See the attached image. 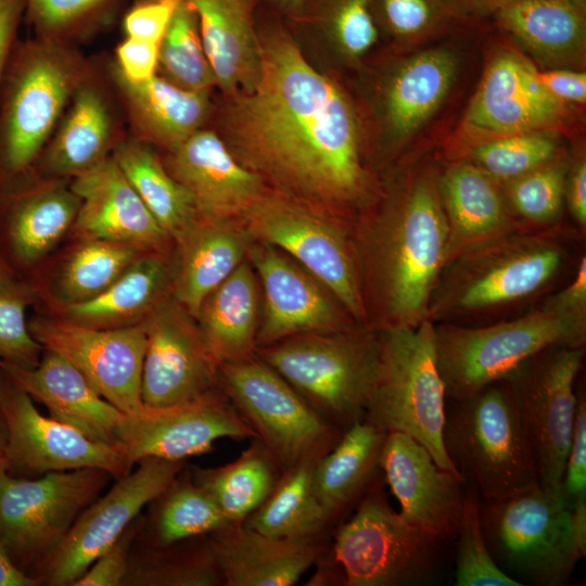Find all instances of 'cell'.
I'll use <instances>...</instances> for the list:
<instances>
[{"label":"cell","instance_id":"6da1fadb","mask_svg":"<svg viewBox=\"0 0 586 586\" xmlns=\"http://www.w3.org/2000/svg\"><path fill=\"white\" fill-rule=\"evenodd\" d=\"M276 25L258 39V71L232 113L246 164L286 191L337 211L369 196L353 110ZM257 174V173H256Z\"/></svg>","mask_w":586,"mask_h":586},{"label":"cell","instance_id":"7a4b0ae2","mask_svg":"<svg viewBox=\"0 0 586 586\" xmlns=\"http://www.w3.org/2000/svg\"><path fill=\"white\" fill-rule=\"evenodd\" d=\"M438 177L429 168L415 171L382 212L352 230L370 329L428 319L448 232Z\"/></svg>","mask_w":586,"mask_h":586},{"label":"cell","instance_id":"3957f363","mask_svg":"<svg viewBox=\"0 0 586 586\" xmlns=\"http://www.w3.org/2000/svg\"><path fill=\"white\" fill-rule=\"evenodd\" d=\"M574 235L560 225L517 231L471 249L446 263L435 282L428 319L462 324L495 315L545 291L568 260Z\"/></svg>","mask_w":586,"mask_h":586},{"label":"cell","instance_id":"277c9868","mask_svg":"<svg viewBox=\"0 0 586 586\" xmlns=\"http://www.w3.org/2000/svg\"><path fill=\"white\" fill-rule=\"evenodd\" d=\"M433 333L447 399H456L502 380L549 346L585 347L586 313L564 306L555 293L515 319L475 327L438 322Z\"/></svg>","mask_w":586,"mask_h":586},{"label":"cell","instance_id":"5b68a950","mask_svg":"<svg viewBox=\"0 0 586 586\" xmlns=\"http://www.w3.org/2000/svg\"><path fill=\"white\" fill-rule=\"evenodd\" d=\"M82 79L59 40L16 43L0 90V187L34 168Z\"/></svg>","mask_w":586,"mask_h":586},{"label":"cell","instance_id":"8992f818","mask_svg":"<svg viewBox=\"0 0 586 586\" xmlns=\"http://www.w3.org/2000/svg\"><path fill=\"white\" fill-rule=\"evenodd\" d=\"M449 402L445 451L483 499L504 498L539 484L533 447L504 380Z\"/></svg>","mask_w":586,"mask_h":586},{"label":"cell","instance_id":"52a82bcc","mask_svg":"<svg viewBox=\"0 0 586 586\" xmlns=\"http://www.w3.org/2000/svg\"><path fill=\"white\" fill-rule=\"evenodd\" d=\"M255 353L329 422L345 430L365 417L378 377L377 330L297 334Z\"/></svg>","mask_w":586,"mask_h":586},{"label":"cell","instance_id":"ba28073f","mask_svg":"<svg viewBox=\"0 0 586 586\" xmlns=\"http://www.w3.org/2000/svg\"><path fill=\"white\" fill-rule=\"evenodd\" d=\"M377 335L378 377L364 418L387 433L409 435L437 466L461 476L443 444L447 396L436 364L433 322L384 328Z\"/></svg>","mask_w":586,"mask_h":586},{"label":"cell","instance_id":"9c48e42d","mask_svg":"<svg viewBox=\"0 0 586 586\" xmlns=\"http://www.w3.org/2000/svg\"><path fill=\"white\" fill-rule=\"evenodd\" d=\"M480 515L497 565L520 585L564 586L577 561L570 507L540 484L517 494L483 499Z\"/></svg>","mask_w":586,"mask_h":586},{"label":"cell","instance_id":"30bf717a","mask_svg":"<svg viewBox=\"0 0 586 586\" xmlns=\"http://www.w3.org/2000/svg\"><path fill=\"white\" fill-rule=\"evenodd\" d=\"M444 542L404 520L374 481L337 528L332 557L345 586H416L433 578Z\"/></svg>","mask_w":586,"mask_h":586},{"label":"cell","instance_id":"8fae6325","mask_svg":"<svg viewBox=\"0 0 586 586\" xmlns=\"http://www.w3.org/2000/svg\"><path fill=\"white\" fill-rule=\"evenodd\" d=\"M220 387L282 471L331 450L343 429L321 417L256 355L219 365Z\"/></svg>","mask_w":586,"mask_h":586},{"label":"cell","instance_id":"7c38bea8","mask_svg":"<svg viewBox=\"0 0 586 586\" xmlns=\"http://www.w3.org/2000/svg\"><path fill=\"white\" fill-rule=\"evenodd\" d=\"M110 476L98 468L48 472L37 479L2 471L0 546L13 564L33 577Z\"/></svg>","mask_w":586,"mask_h":586},{"label":"cell","instance_id":"4fadbf2b","mask_svg":"<svg viewBox=\"0 0 586 586\" xmlns=\"http://www.w3.org/2000/svg\"><path fill=\"white\" fill-rule=\"evenodd\" d=\"M584 355L585 347L549 346L502 379L533 447L539 484L555 495H562Z\"/></svg>","mask_w":586,"mask_h":586},{"label":"cell","instance_id":"5bb4252c","mask_svg":"<svg viewBox=\"0 0 586 586\" xmlns=\"http://www.w3.org/2000/svg\"><path fill=\"white\" fill-rule=\"evenodd\" d=\"M242 217L253 238L293 256L357 323L366 326L352 230L277 198L262 196Z\"/></svg>","mask_w":586,"mask_h":586},{"label":"cell","instance_id":"9a60e30c","mask_svg":"<svg viewBox=\"0 0 586 586\" xmlns=\"http://www.w3.org/2000/svg\"><path fill=\"white\" fill-rule=\"evenodd\" d=\"M76 519L62 542L35 570L38 584L68 586L88 570L181 472L184 461L143 458Z\"/></svg>","mask_w":586,"mask_h":586},{"label":"cell","instance_id":"2e32d148","mask_svg":"<svg viewBox=\"0 0 586 586\" xmlns=\"http://www.w3.org/2000/svg\"><path fill=\"white\" fill-rule=\"evenodd\" d=\"M0 413L7 426L4 458L12 476L98 468L119 479L131 470L118 446L95 442L52 417L0 367Z\"/></svg>","mask_w":586,"mask_h":586},{"label":"cell","instance_id":"e0dca14e","mask_svg":"<svg viewBox=\"0 0 586 586\" xmlns=\"http://www.w3.org/2000/svg\"><path fill=\"white\" fill-rule=\"evenodd\" d=\"M143 324L141 400L145 407H170L222 391L219 362L195 319L173 295L161 302Z\"/></svg>","mask_w":586,"mask_h":586},{"label":"cell","instance_id":"ac0fdd59","mask_svg":"<svg viewBox=\"0 0 586 586\" xmlns=\"http://www.w3.org/2000/svg\"><path fill=\"white\" fill-rule=\"evenodd\" d=\"M28 324L33 336L44 349L55 352L73 364L104 399L126 415H137L143 409V321L98 329L51 315L34 318Z\"/></svg>","mask_w":586,"mask_h":586},{"label":"cell","instance_id":"d6986e66","mask_svg":"<svg viewBox=\"0 0 586 586\" xmlns=\"http://www.w3.org/2000/svg\"><path fill=\"white\" fill-rule=\"evenodd\" d=\"M222 437L256 438L253 429L222 391L165 408L125 415L117 446L133 467L143 458L171 461L209 453Z\"/></svg>","mask_w":586,"mask_h":586},{"label":"cell","instance_id":"ffe728a7","mask_svg":"<svg viewBox=\"0 0 586 586\" xmlns=\"http://www.w3.org/2000/svg\"><path fill=\"white\" fill-rule=\"evenodd\" d=\"M80 200L62 178L26 174L0 187V258L16 275H34L72 231Z\"/></svg>","mask_w":586,"mask_h":586},{"label":"cell","instance_id":"44dd1931","mask_svg":"<svg viewBox=\"0 0 586 586\" xmlns=\"http://www.w3.org/2000/svg\"><path fill=\"white\" fill-rule=\"evenodd\" d=\"M380 469L404 520L444 540L456 538L467 495L461 476L442 469L420 443L402 432L387 433Z\"/></svg>","mask_w":586,"mask_h":586},{"label":"cell","instance_id":"7402d4cb","mask_svg":"<svg viewBox=\"0 0 586 586\" xmlns=\"http://www.w3.org/2000/svg\"><path fill=\"white\" fill-rule=\"evenodd\" d=\"M249 255L265 295V316L256 347L297 334L339 332L362 326L272 245L266 242L251 245Z\"/></svg>","mask_w":586,"mask_h":586},{"label":"cell","instance_id":"603a6c76","mask_svg":"<svg viewBox=\"0 0 586 586\" xmlns=\"http://www.w3.org/2000/svg\"><path fill=\"white\" fill-rule=\"evenodd\" d=\"M80 200L75 238L105 239L169 254L171 238L160 226L111 155L72 178Z\"/></svg>","mask_w":586,"mask_h":586},{"label":"cell","instance_id":"cb8c5ba5","mask_svg":"<svg viewBox=\"0 0 586 586\" xmlns=\"http://www.w3.org/2000/svg\"><path fill=\"white\" fill-rule=\"evenodd\" d=\"M565 106L543 88L528 61L506 51L487 66L466 122L504 136L550 130L565 117Z\"/></svg>","mask_w":586,"mask_h":586},{"label":"cell","instance_id":"d4e9b609","mask_svg":"<svg viewBox=\"0 0 586 586\" xmlns=\"http://www.w3.org/2000/svg\"><path fill=\"white\" fill-rule=\"evenodd\" d=\"M166 168L203 217L243 216L262 198L260 177L235 161L209 130L200 129L169 150Z\"/></svg>","mask_w":586,"mask_h":586},{"label":"cell","instance_id":"484cf974","mask_svg":"<svg viewBox=\"0 0 586 586\" xmlns=\"http://www.w3.org/2000/svg\"><path fill=\"white\" fill-rule=\"evenodd\" d=\"M50 417L92 441L117 446L126 413L104 399L85 375L60 354L44 349L31 368L0 365Z\"/></svg>","mask_w":586,"mask_h":586},{"label":"cell","instance_id":"4316f807","mask_svg":"<svg viewBox=\"0 0 586 586\" xmlns=\"http://www.w3.org/2000/svg\"><path fill=\"white\" fill-rule=\"evenodd\" d=\"M438 188L448 227L445 264L466 251L522 231L501 183L473 163L450 165L440 175Z\"/></svg>","mask_w":586,"mask_h":586},{"label":"cell","instance_id":"83f0119b","mask_svg":"<svg viewBox=\"0 0 586 586\" xmlns=\"http://www.w3.org/2000/svg\"><path fill=\"white\" fill-rule=\"evenodd\" d=\"M224 586H292L320 558L317 540L272 537L242 524L209 535Z\"/></svg>","mask_w":586,"mask_h":586},{"label":"cell","instance_id":"f1b7e54d","mask_svg":"<svg viewBox=\"0 0 586 586\" xmlns=\"http://www.w3.org/2000/svg\"><path fill=\"white\" fill-rule=\"evenodd\" d=\"M253 239L230 219L200 216L175 242L171 295L194 319L205 298L242 263Z\"/></svg>","mask_w":586,"mask_h":586},{"label":"cell","instance_id":"f546056e","mask_svg":"<svg viewBox=\"0 0 586 586\" xmlns=\"http://www.w3.org/2000/svg\"><path fill=\"white\" fill-rule=\"evenodd\" d=\"M174 271L168 254L146 252L99 295L81 303L50 306L52 316L98 329L140 323L171 295Z\"/></svg>","mask_w":586,"mask_h":586},{"label":"cell","instance_id":"4dcf8cb0","mask_svg":"<svg viewBox=\"0 0 586 586\" xmlns=\"http://www.w3.org/2000/svg\"><path fill=\"white\" fill-rule=\"evenodd\" d=\"M195 12L205 55L225 91L250 88L258 71L259 0H182Z\"/></svg>","mask_w":586,"mask_h":586},{"label":"cell","instance_id":"1f68e13d","mask_svg":"<svg viewBox=\"0 0 586 586\" xmlns=\"http://www.w3.org/2000/svg\"><path fill=\"white\" fill-rule=\"evenodd\" d=\"M496 15L499 26L542 62L570 66L585 59V0H520Z\"/></svg>","mask_w":586,"mask_h":586},{"label":"cell","instance_id":"d6a6232c","mask_svg":"<svg viewBox=\"0 0 586 586\" xmlns=\"http://www.w3.org/2000/svg\"><path fill=\"white\" fill-rule=\"evenodd\" d=\"M113 129L103 92L82 79L56 133L37 161L41 171L51 178H73L91 168L109 156Z\"/></svg>","mask_w":586,"mask_h":586},{"label":"cell","instance_id":"836d02e7","mask_svg":"<svg viewBox=\"0 0 586 586\" xmlns=\"http://www.w3.org/2000/svg\"><path fill=\"white\" fill-rule=\"evenodd\" d=\"M387 432L365 418L343 431L313 471V491L332 522L361 498L377 477Z\"/></svg>","mask_w":586,"mask_h":586},{"label":"cell","instance_id":"e575fe53","mask_svg":"<svg viewBox=\"0 0 586 586\" xmlns=\"http://www.w3.org/2000/svg\"><path fill=\"white\" fill-rule=\"evenodd\" d=\"M114 77L142 141L171 150L202 129L208 112L207 91L186 90L157 75L131 82L114 69Z\"/></svg>","mask_w":586,"mask_h":586},{"label":"cell","instance_id":"d590c367","mask_svg":"<svg viewBox=\"0 0 586 586\" xmlns=\"http://www.w3.org/2000/svg\"><path fill=\"white\" fill-rule=\"evenodd\" d=\"M258 295L252 268L241 263L203 302L195 321L220 364L254 355Z\"/></svg>","mask_w":586,"mask_h":586},{"label":"cell","instance_id":"8d00e7d4","mask_svg":"<svg viewBox=\"0 0 586 586\" xmlns=\"http://www.w3.org/2000/svg\"><path fill=\"white\" fill-rule=\"evenodd\" d=\"M458 71L457 55L444 48L415 54L397 71L386 95L387 119L399 136L419 129L449 92Z\"/></svg>","mask_w":586,"mask_h":586},{"label":"cell","instance_id":"74e56055","mask_svg":"<svg viewBox=\"0 0 586 586\" xmlns=\"http://www.w3.org/2000/svg\"><path fill=\"white\" fill-rule=\"evenodd\" d=\"M146 252L131 243L76 238L55 266L48 291L38 295L48 296L49 306L85 302L103 292Z\"/></svg>","mask_w":586,"mask_h":586},{"label":"cell","instance_id":"f35d334b","mask_svg":"<svg viewBox=\"0 0 586 586\" xmlns=\"http://www.w3.org/2000/svg\"><path fill=\"white\" fill-rule=\"evenodd\" d=\"M317 461L282 471L270 495L242 525L272 537L317 540L331 523L313 491Z\"/></svg>","mask_w":586,"mask_h":586},{"label":"cell","instance_id":"ab89813d","mask_svg":"<svg viewBox=\"0 0 586 586\" xmlns=\"http://www.w3.org/2000/svg\"><path fill=\"white\" fill-rule=\"evenodd\" d=\"M112 156L175 243L201 216L191 195L142 141H122Z\"/></svg>","mask_w":586,"mask_h":586},{"label":"cell","instance_id":"60d3db41","mask_svg":"<svg viewBox=\"0 0 586 586\" xmlns=\"http://www.w3.org/2000/svg\"><path fill=\"white\" fill-rule=\"evenodd\" d=\"M232 462L193 470L192 479L216 502L228 521L242 524L270 495L282 469L257 438Z\"/></svg>","mask_w":586,"mask_h":586},{"label":"cell","instance_id":"b9f144b4","mask_svg":"<svg viewBox=\"0 0 586 586\" xmlns=\"http://www.w3.org/2000/svg\"><path fill=\"white\" fill-rule=\"evenodd\" d=\"M182 471L153 500L157 504L151 520L153 547L211 535L232 525L214 499Z\"/></svg>","mask_w":586,"mask_h":586},{"label":"cell","instance_id":"7bdbcfd3","mask_svg":"<svg viewBox=\"0 0 586 586\" xmlns=\"http://www.w3.org/2000/svg\"><path fill=\"white\" fill-rule=\"evenodd\" d=\"M123 585H222L209 535L165 547H153L136 560L130 557Z\"/></svg>","mask_w":586,"mask_h":586},{"label":"cell","instance_id":"ee69618b","mask_svg":"<svg viewBox=\"0 0 586 586\" xmlns=\"http://www.w3.org/2000/svg\"><path fill=\"white\" fill-rule=\"evenodd\" d=\"M570 163L557 155L544 165L501 183L508 206L522 231L559 225Z\"/></svg>","mask_w":586,"mask_h":586},{"label":"cell","instance_id":"f6af8a7d","mask_svg":"<svg viewBox=\"0 0 586 586\" xmlns=\"http://www.w3.org/2000/svg\"><path fill=\"white\" fill-rule=\"evenodd\" d=\"M158 65L167 80L191 91H208L215 77L205 55L194 10L180 0L160 43Z\"/></svg>","mask_w":586,"mask_h":586},{"label":"cell","instance_id":"bcb514c9","mask_svg":"<svg viewBox=\"0 0 586 586\" xmlns=\"http://www.w3.org/2000/svg\"><path fill=\"white\" fill-rule=\"evenodd\" d=\"M37 300L33 285L0 258V365L35 367L43 347L33 336L26 318Z\"/></svg>","mask_w":586,"mask_h":586},{"label":"cell","instance_id":"7dc6e473","mask_svg":"<svg viewBox=\"0 0 586 586\" xmlns=\"http://www.w3.org/2000/svg\"><path fill=\"white\" fill-rule=\"evenodd\" d=\"M550 130L506 135L475 145L469 162L500 183L520 177L558 155Z\"/></svg>","mask_w":586,"mask_h":586},{"label":"cell","instance_id":"c3c4849f","mask_svg":"<svg viewBox=\"0 0 586 586\" xmlns=\"http://www.w3.org/2000/svg\"><path fill=\"white\" fill-rule=\"evenodd\" d=\"M455 585L521 586L495 562L486 545L479 501L467 494L457 532Z\"/></svg>","mask_w":586,"mask_h":586},{"label":"cell","instance_id":"681fc988","mask_svg":"<svg viewBox=\"0 0 586 586\" xmlns=\"http://www.w3.org/2000/svg\"><path fill=\"white\" fill-rule=\"evenodd\" d=\"M371 8L403 39L423 37L466 10L463 0H371Z\"/></svg>","mask_w":586,"mask_h":586},{"label":"cell","instance_id":"f907efd6","mask_svg":"<svg viewBox=\"0 0 586 586\" xmlns=\"http://www.w3.org/2000/svg\"><path fill=\"white\" fill-rule=\"evenodd\" d=\"M120 0H25L39 37L56 39L105 17Z\"/></svg>","mask_w":586,"mask_h":586},{"label":"cell","instance_id":"816d5d0a","mask_svg":"<svg viewBox=\"0 0 586 586\" xmlns=\"http://www.w3.org/2000/svg\"><path fill=\"white\" fill-rule=\"evenodd\" d=\"M136 519L123 534L103 551L73 586H119L128 570L131 545L142 530Z\"/></svg>","mask_w":586,"mask_h":586},{"label":"cell","instance_id":"f5cc1de1","mask_svg":"<svg viewBox=\"0 0 586 586\" xmlns=\"http://www.w3.org/2000/svg\"><path fill=\"white\" fill-rule=\"evenodd\" d=\"M561 492L569 507L586 497V400L581 391L577 392L574 428Z\"/></svg>","mask_w":586,"mask_h":586},{"label":"cell","instance_id":"db71d44e","mask_svg":"<svg viewBox=\"0 0 586 586\" xmlns=\"http://www.w3.org/2000/svg\"><path fill=\"white\" fill-rule=\"evenodd\" d=\"M180 0H144L128 11L124 18L126 36L161 43Z\"/></svg>","mask_w":586,"mask_h":586},{"label":"cell","instance_id":"11a10c76","mask_svg":"<svg viewBox=\"0 0 586 586\" xmlns=\"http://www.w3.org/2000/svg\"><path fill=\"white\" fill-rule=\"evenodd\" d=\"M158 51V43L127 37L116 49L115 69L128 81H145L156 75Z\"/></svg>","mask_w":586,"mask_h":586},{"label":"cell","instance_id":"9f6ffc18","mask_svg":"<svg viewBox=\"0 0 586 586\" xmlns=\"http://www.w3.org/2000/svg\"><path fill=\"white\" fill-rule=\"evenodd\" d=\"M543 88L556 100L566 103H584L586 100V74L570 68L536 69Z\"/></svg>","mask_w":586,"mask_h":586},{"label":"cell","instance_id":"6f0895ef","mask_svg":"<svg viewBox=\"0 0 586 586\" xmlns=\"http://www.w3.org/2000/svg\"><path fill=\"white\" fill-rule=\"evenodd\" d=\"M25 15V0H0V90L16 46L17 30Z\"/></svg>","mask_w":586,"mask_h":586},{"label":"cell","instance_id":"680465c9","mask_svg":"<svg viewBox=\"0 0 586 586\" xmlns=\"http://www.w3.org/2000/svg\"><path fill=\"white\" fill-rule=\"evenodd\" d=\"M564 200L569 207L572 218L581 233L585 234L586 228V161L585 157H578L574 164H570Z\"/></svg>","mask_w":586,"mask_h":586},{"label":"cell","instance_id":"91938a15","mask_svg":"<svg viewBox=\"0 0 586 586\" xmlns=\"http://www.w3.org/2000/svg\"><path fill=\"white\" fill-rule=\"evenodd\" d=\"M572 539L579 558L586 555V497L570 506Z\"/></svg>","mask_w":586,"mask_h":586},{"label":"cell","instance_id":"94428289","mask_svg":"<svg viewBox=\"0 0 586 586\" xmlns=\"http://www.w3.org/2000/svg\"><path fill=\"white\" fill-rule=\"evenodd\" d=\"M38 582L18 570L0 546V586H36Z\"/></svg>","mask_w":586,"mask_h":586},{"label":"cell","instance_id":"6125c7cd","mask_svg":"<svg viewBox=\"0 0 586 586\" xmlns=\"http://www.w3.org/2000/svg\"><path fill=\"white\" fill-rule=\"evenodd\" d=\"M520 0H463L466 10L476 13H496L500 9Z\"/></svg>","mask_w":586,"mask_h":586},{"label":"cell","instance_id":"be15d7a7","mask_svg":"<svg viewBox=\"0 0 586 586\" xmlns=\"http://www.w3.org/2000/svg\"><path fill=\"white\" fill-rule=\"evenodd\" d=\"M275 5L280 9L293 12L303 0H270Z\"/></svg>","mask_w":586,"mask_h":586},{"label":"cell","instance_id":"e7e4bbea","mask_svg":"<svg viewBox=\"0 0 586 586\" xmlns=\"http://www.w3.org/2000/svg\"><path fill=\"white\" fill-rule=\"evenodd\" d=\"M7 426L3 420V417L0 413V459L4 458L5 447H7Z\"/></svg>","mask_w":586,"mask_h":586},{"label":"cell","instance_id":"03108f58","mask_svg":"<svg viewBox=\"0 0 586 586\" xmlns=\"http://www.w3.org/2000/svg\"><path fill=\"white\" fill-rule=\"evenodd\" d=\"M2 471H7V461H5V458H1L0 459V473Z\"/></svg>","mask_w":586,"mask_h":586}]
</instances>
